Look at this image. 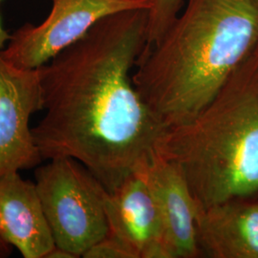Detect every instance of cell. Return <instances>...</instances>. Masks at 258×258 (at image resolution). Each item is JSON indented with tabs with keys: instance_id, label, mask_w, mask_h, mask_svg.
Listing matches in <instances>:
<instances>
[{
	"instance_id": "5b68a950",
	"label": "cell",
	"mask_w": 258,
	"mask_h": 258,
	"mask_svg": "<svg viewBox=\"0 0 258 258\" xmlns=\"http://www.w3.org/2000/svg\"><path fill=\"white\" fill-rule=\"evenodd\" d=\"M41 24L26 23L9 36L1 56L19 68L37 69L83 37L99 20L121 11L151 7L150 0H52Z\"/></svg>"
},
{
	"instance_id": "8992f818",
	"label": "cell",
	"mask_w": 258,
	"mask_h": 258,
	"mask_svg": "<svg viewBox=\"0 0 258 258\" xmlns=\"http://www.w3.org/2000/svg\"><path fill=\"white\" fill-rule=\"evenodd\" d=\"M8 38L0 24V50ZM42 107L37 68H19L0 55V176L36 167L43 161L29 124L32 114Z\"/></svg>"
},
{
	"instance_id": "7c38bea8",
	"label": "cell",
	"mask_w": 258,
	"mask_h": 258,
	"mask_svg": "<svg viewBox=\"0 0 258 258\" xmlns=\"http://www.w3.org/2000/svg\"><path fill=\"white\" fill-rule=\"evenodd\" d=\"M85 258H135L133 252L121 241L108 233L88 249Z\"/></svg>"
},
{
	"instance_id": "5bb4252c",
	"label": "cell",
	"mask_w": 258,
	"mask_h": 258,
	"mask_svg": "<svg viewBox=\"0 0 258 258\" xmlns=\"http://www.w3.org/2000/svg\"><path fill=\"white\" fill-rule=\"evenodd\" d=\"M11 251H12V246L0 235V258L9 256Z\"/></svg>"
},
{
	"instance_id": "3957f363",
	"label": "cell",
	"mask_w": 258,
	"mask_h": 258,
	"mask_svg": "<svg viewBox=\"0 0 258 258\" xmlns=\"http://www.w3.org/2000/svg\"><path fill=\"white\" fill-rule=\"evenodd\" d=\"M157 156L175 166L197 210L258 192V42L192 119L164 130Z\"/></svg>"
},
{
	"instance_id": "9a60e30c",
	"label": "cell",
	"mask_w": 258,
	"mask_h": 258,
	"mask_svg": "<svg viewBox=\"0 0 258 258\" xmlns=\"http://www.w3.org/2000/svg\"><path fill=\"white\" fill-rule=\"evenodd\" d=\"M0 2H1V0H0Z\"/></svg>"
},
{
	"instance_id": "9c48e42d",
	"label": "cell",
	"mask_w": 258,
	"mask_h": 258,
	"mask_svg": "<svg viewBox=\"0 0 258 258\" xmlns=\"http://www.w3.org/2000/svg\"><path fill=\"white\" fill-rule=\"evenodd\" d=\"M0 235L24 258H46L55 246L36 184L19 171L0 176Z\"/></svg>"
},
{
	"instance_id": "ba28073f",
	"label": "cell",
	"mask_w": 258,
	"mask_h": 258,
	"mask_svg": "<svg viewBox=\"0 0 258 258\" xmlns=\"http://www.w3.org/2000/svg\"><path fill=\"white\" fill-rule=\"evenodd\" d=\"M154 196L166 258L200 256L197 242V206L175 166L153 157L142 170Z\"/></svg>"
},
{
	"instance_id": "30bf717a",
	"label": "cell",
	"mask_w": 258,
	"mask_h": 258,
	"mask_svg": "<svg viewBox=\"0 0 258 258\" xmlns=\"http://www.w3.org/2000/svg\"><path fill=\"white\" fill-rule=\"evenodd\" d=\"M200 255L258 258V202L235 199L197 211Z\"/></svg>"
},
{
	"instance_id": "52a82bcc",
	"label": "cell",
	"mask_w": 258,
	"mask_h": 258,
	"mask_svg": "<svg viewBox=\"0 0 258 258\" xmlns=\"http://www.w3.org/2000/svg\"><path fill=\"white\" fill-rule=\"evenodd\" d=\"M109 233L135 258H166L156 202L142 171L127 177L105 197Z\"/></svg>"
},
{
	"instance_id": "277c9868",
	"label": "cell",
	"mask_w": 258,
	"mask_h": 258,
	"mask_svg": "<svg viewBox=\"0 0 258 258\" xmlns=\"http://www.w3.org/2000/svg\"><path fill=\"white\" fill-rule=\"evenodd\" d=\"M48 161L36 169L35 184L55 246L83 257L109 233L107 190L74 158Z\"/></svg>"
},
{
	"instance_id": "8fae6325",
	"label": "cell",
	"mask_w": 258,
	"mask_h": 258,
	"mask_svg": "<svg viewBox=\"0 0 258 258\" xmlns=\"http://www.w3.org/2000/svg\"><path fill=\"white\" fill-rule=\"evenodd\" d=\"M151 7L148 12L147 43H154L180 14L184 0H150Z\"/></svg>"
},
{
	"instance_id": "4fadbf2b",
	"label": "cell",
	"mask_w": 258,
	"mask_h": 258,
	"mask_svg": "<svg viewBox=\"0 0 258 258\" xmlns=\"http://www.w3.org/2000/svg\"><path fill=\"white\" fill-rule=\"evenodd\" d=\"M46 258H75L73 254L55 246L52 250L47 254Z\"/></svg>"
},
{
	"instance_id": "7a4b0ae2",
	"label": "cell",
	"mask_w": 258,
	"mask_h": 258,
	"mask_svg": "<svg viewBox=\"0 0 258 258\" xmlns=\"http://www.w3.org/2000/svg\"><path fill=\"white\" fill-rule=\"evenodd\" d=\"M258 42V0H186L132 74L143 101L165 127L182 124L211 102Z\"/></svg>"
},
{
	"instance_id": "6da1fadb",
	"label": "cell",
	"mask_w": 258,
	"mask_h": 258,
	"mask_svg": "<svg viewBox=\"0 0 258 258\" xmlns=\"http://www.w3.org/2000/svg\"><path fill=\"white\" fill-rule=\"evenodd\" d=\"M148 12L103 18L37 68L45 114L32 135L40 156L74 158L108 192L149 164L166 129L132 81Z\"/></svg>"
}]
</instances>
